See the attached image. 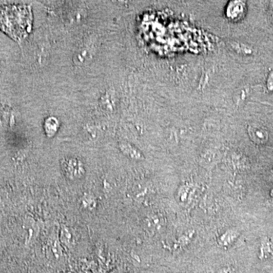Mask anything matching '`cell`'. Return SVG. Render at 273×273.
Returning <instances> with one entry per match:
<instances>
[{
	"label": "cell",
	"mask_w": 273,
	"mask_h": 273,
	"mask_svg": "<svg viewBox=\"0 0 273 273\" xmlns=\"http://www.w3.org/2000/svg\"><path fill=\"white\" fill-rule=\"evenodd\" d=\"M246 11H247V6L244 2H231L227 8V16L231 20H240L244 16Z\"/></svg>",
	"instance_id": "3957f363"
},
{
	"label": "cell",
	"mask_w": 273,
	"mask_h": 273,
	"mask_svg": "<svg viewBox=\"0 0 273 273\" xmlns=\"http://www.w3.org/2000/svg\"><path fill=\"white\" fill-rule=\"evenodd\" d=\"M239 233L236 229H228L218 239V244L221 247H228L232 245L239 239Z\"/></svg>",
	"instance_id": "277c9868"
},
{
	"label": "cell",
	"mask_w": 273,
	"mask_h": 273,
	"mask_svg": "<svg viewBox=\"0 0 273 273\" xmlns=\"http://www.w3.org/2000/svg\"><path fill=\"white\" fill-rule=\"evenodd\" d=\"M191 238L192 234H190L189 232L187 233V234L184 235L183 236H182V237L179 239V241H178V243H179V245L180 246V247H182V246L186 245V244H188L189 241H190Z\"/></svg>",
	"instance_id": "9c48e42d"
},
{
	"label": "cell",
	"mask_w": 273,
	"mask_h": 273,
	"mask_svg": "<svg viewBox=\"0 0 273 273\" xmlns=\"http://www.w3.org/2000/svg\"><path fill=\"white\" fill-rule=\"evenodd\" d=\"M266 86L269 91L273 92V71H271L266 80Z\"/></svg>",
	"instance_id": "30bf717a"
},
{
	"label": "cell",
	"mask_w": 273,
	"mask_h": 273,
	"mask_svg": "<svg viewBox=\"0 0 273 273\" xmlns=\"http://www.w3.org/2000/svg\"><path fill=\"white\" fill-rule=\"evenodd\" d=\"M231 45L235 51L241 54V55H250L253 54V49L247 44H241V43L239 42H232Z\"/></svg>",
	"instance_id": "ba28073f"
},
{
	"label": "cell",
	"mask_w": 273,
	"mask_h": 273,
	"mask_svg": "<svg viewBox=\"0 0 273 273\" xmlns=\"http://www.w3.org/2000/svg\"><path fill=\"white\" fill-rule=\"evenodd\" d=\"M147 222H148L149 227L155 231L162 229L165 225L164 217L159 215V214H153V215L150 216Z\"/></svg>",
	"instance_id": "8992f818"
},
{
	"label": "cell",
	"mask_w": 273,
	"mask_h": 273,
	"mask_svg": "<svg viewBox=\"0 0 273 273\" xmlns=\"http://www.w3.org/2000/svg\"><path fill=\"white\" fill-rule=\"evenodd\" d=\"M217 273H235L233 269L230 267H222L217 270Z\"/></svg>",
	"instance_id": "8fae6325"
},
{
	"label": "cell",
	"mask_w": 273,
	"mask_h": 273,
	"mask_svg": "<svg viewBox=\"0 0 273 273\" xmlns=\"http://www.w3.org/2000/svg\"><path fill=\"white\" fill-rule=\"evenodd\" d=\"M273 257V244L272 241L269 238H264L261 241L260 247V260H267Z\"/></svg>",
	"instance_id": "5b68a950"
},
{
	"label": "cell",
	"mask_w": 273,
	"mask_h": 273,
	"mask_svg": "<svg viewBox=\"0 0 273 273\" xmlns=\"http://www.w3.org/2000/svg\"><path fill=\"white\" fill-rule=\"evenodd\" d=\"M249 136L257 144H265L269 141L267 130L259 125H251L247 128Z\"/></svg>",
	"instance_id": "7a4b0ae2"
},
{
	"label": "cell",
	"mask_w": 273,
	"mask_h": 273,
	"mask_svg": "<svg viewBox=\"0 0 273 273\" xmlns=\"http://www.w3.org/2000/svg\"><path fill=\"white\" fill-rule=\"evenodd\" d=\"M270 174H271V176H272V178L273 179V169H272V170H271Z\"/></svg>",
	"instance_id": "5bb4252c"
},
{
	"label": "cell",
	"mask_w": 273,
	"mask_h": 273,
	"mask_svg": "<svg viewBox=\"0 0 273 273\" xmlns=\"http://www.w3.org/2000/svg\"><path fill=\"white\" fill-rule=\"evenodd\" d=\"M270 9V18L271 21H272V23L273 24V3L271 4Z\"/></svg>",
	"instance_id": "7c38bea8"
},
{
	"label": "cell",
	"mask_w": 273,
	"mask_h": 273,
	"mask_svg": "<svg viewBox=\"0 0 273 273\" xmlns=\"http://www.w3.org/2000/svg\"><path fill=\"white\" fill-rule=\"evenodd\" d=\"M32 13L26 5L0 6V28L15 41H21L31 32Z\"/></svg>",
	"instance_id": "6da1fadb"
},
{
	"label": "cell",
	"mask_w": 273,
	"mask_h": 273,
	"mask_svg": "<svg viewBox=\"0 0 273 273\" xmlns=\"http://www.w3.org/2000/svg\"><path fill=\"white\" fill-rule=\"evenodd\" d=\"M268 204H269V206H270V207H272L273 209V198H271V199L269 200V201H268Z\"/></svg>",
	"instance_id": "4fadbf2b"
},
{
	"label": "cell",
	"mask_w": 273,
	"mask_h": 273,
	"mask_svg": "<svg viewBox=\"0 0 273 273\" xmlns=\"http://www.w3.org/2000/svg\"><path fill=\"white\" fill-rule=\"evenodd\" d=\"M121 149L124 153L126 154L130 158L133 160H139L143 158L142 153L138 150L135 147H132L128 144H123L121 145Z\"/></svg>",
	"instance_id": "52a82bcc"
}]
</instances>
